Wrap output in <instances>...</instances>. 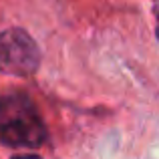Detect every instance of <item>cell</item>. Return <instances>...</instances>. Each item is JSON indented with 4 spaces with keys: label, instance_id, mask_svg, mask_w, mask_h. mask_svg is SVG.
Here are the masks:
<instances>
[{
    "label": "cell",
    "instance_id": "6da1fadb",
    "mask_svg": "<svg viewBox=\"0 0 159 159\" xmlns=\"http://www.w3.org/2000/svg\"><path fill=\"white\" fill-rule=\"evenodd\" d=\"M47 139V127L26 95L0 97V143L8 147H39Z\"/></svg>",
    "mask_w": 159,
    "mask_h": 159
},
{
    "label": "cell",
    "instance_id": "7a4b0ae2",
    "mask_svg": "<svg viewBox=\"0 0 159 159\" xmlns=\"http://www.w3.org/2000/svg\"><path fill=\"white\" fill-rule=\"evenodd\" d=\"M40 48L22 28L0 32V73L12 77H30L39 70Z\"/></svg>",
    "mask_w": 159,
    "mask_h": 159
},
{
    "label": "cell",
    "instance_id": "3957f363",
    "mask_svg": "<svg viewBox=\"0 0 159 159\" xmlns=\"http://www.w3.org/2000/svg\"><path fill=\"white\" fill-rule=\"evenodd\" d=\"M12 159H43V157L34 155V153H18V155H14Z\"/></svg>",
    "mask_w": 159,
    "mask_h": 159
},
{
    "label": "cell",
    "instance_id": "277c9868",
    "mask_svg": "<svg viewBox=\"0 0 159 159\" xmlns=\"http://www.w3.org/2000/svg\"><path fill=\"white\" fill-rule=\"evenodd\" d=\"M157 40H159V16H157Z\"/></svg>",
    "mask_w": 159,
    "mask_h": 159
}]
</instances>
